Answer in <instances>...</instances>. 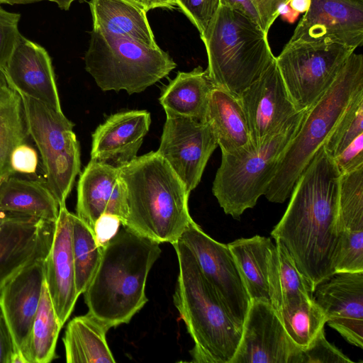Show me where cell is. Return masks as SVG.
<instances>
[{
  "label": "cell",
  "mask_w": 363,
  "mask_h": 363,
  "mask_svg": "<svg viewBox=\"0 0 363 363\" xmlns=\"http://www.w3.org/2000/svg\"><path fill=\"white\" fill-rule=\"evenodd\" d=\"M172 245L179 269L173 300L194 342L191 362L230 363L242 326L229 313L189 250L179 240Z\"/></svg>",
  "instance_id": "4"
},
{
  "label": "cell",
  "mask_w": 363,
  "mask_h": 363,
  "mask_svg": "<svg viewBox=\"0 0 363 363\" xmlns=\"http://www.w3.org/2000/svg\"><path fill=\"white\" fill-rule=\"evenodd\" d=\"M206 121L221 152L234 154L252 142L239 98L225 89L214 87L212 90Z\"/></svg>",
  "instance_id": "25"
},
{
  "label": "cell",
  "mask_w": 363,
  "mask_h": 363,
  "mask_svg": "<svg viewBox=\"0 0 363 363\" xmlns=\"http://www.w3.org/2000/svg\"><path fill=\"white\" fill-rule=\"evenodd\" d=\"M44 281V261H39L16 274L0 291V308L12 334L21 363H25V352Z\"/></svg>",
  "instance_id": "22"
},
{
  "label": "cell",
  "mask_w": 363,
  "mask_h": 363,
  "mask_svg": "<svg viewBox=\"0 0 363 363\" xmlns=\"http://www.w3.org/2000/svg\"><path fill=\"white\" fill-rule=\"evenodd\" d=\"M21 15L0 6V68L6 65L21 35L18 26Z\"/></svg>",
  "instance_id": "39"
},
{
  "label": "cell",
  "mask_w": 363,
  "mask_h": 363,
  "mask_svg": "<svg viewBox=\"0 0 363 363\" xmlns=\"http://www.w3.org/2000/svg\"><path fill=\"white\" fill-rule=\"evenodd\" d=\"M28 137L22 96L0 68V179L14 174L10 167L11 152Z\"/></svg>",
  "instance_id": "29"
},
{
  "label": "cell",
  "mask_w": 363,
  "mask_h": 363,
  "mask_svg": "<svg viewBox=\"0 0 363 363\" xmlns=\"http://www.w3.org/2000/svg\"><path fill=\"white\" fill-rule=\"evenodd\" d=\"M288 43H335L356 50L363 43V0H311Z\"/></svg>",
  "instance_id": "15"
},
{
  "label": "cell",
  "mask_w": 363,
  "mask_h": 363,
  "mask_svg": "<svg viewBox=\"0 0 363 363\" xmlns=\"http://www.w3.org/2000/svg\"><path fill=\"white\" fill-rule=\"evenodd\" d=\"M200 36L214 86L238 98L275 60L268 35L245 14L227 5H219Z\"/></svg>",
  "instance_id": "5"
},
{
  "label": "cell",
  "mask_w": 363,
  "mask_h": 363,
  "mask_svg": "<svg viewBox=\"0 0 363 363\" xmlns=\"http://www.w3.org/2000/svg\"><path fill=\"white\" fill-rule=\"evenodd\" d=\"M287 335L301 349L306 348L324 329L326 315L314 298L275 311Z\"/></svg>",
  "instance_id": "32"
},
{
  "label": "cell",
  "mask_w": 363,
  "mask_h": 363,
  "mask_svg": "<svg viewBox=\"0 0 363 363\" xmlns=\"http://www.w3.org/2000/svg\"><path fill=\"white\" fill-rule=\"evenodd\" d=\"M109 329L87 313L72 318L67 325L63 343L67 363H115L106 341Z\"/></svg>",
  "instance_id": "28"
},
{
  "label": "cell",
  "mask_w": 363,
  "mask_h": 363,
  "mask_svg": "<svg viewBox=\"0 0 363 363\" xmlns=\"http://www.w3.org/2000/svg\"><path fill=\"white\" fill-rule=\"evenodd\" d=\"M219 1L220 4L229 6L243 13L260 27L259 16L251 0H219Z\"/></svg>",
  "instance_id": "45"
},
{
  "label": "cell",
  "mask_w": 363,
  "mask_h": 363,
  "mask_svg": "<svg viewBox=\"0 0 363 363\" xmlns=\"http://www.w3.org/2000/svg\"><path fill=\"white\" fill-rule=\"evenodd\" d=\"M71 215L66 206L60 207L53 242L44 260L45 281L62 326L79 296L75 282Z\"/></svg>",
  "instance_id": "20"
},
{
  "label": "cell",
  "mask_w": 363,
  "mask_h": 363,
  "mask_svg": "<svg viewBox=\"0 0 363 363\" xmlns=\"http://www.w3.org/2000/svg\"><path fill=\"white\" fill-rule=\"evenodd\" d=\"M55 228L56 222L0 211V291L22 270L45 260Z\"/></svg>",
  "instance_id": "14"
},
{
  "label": "cell",
  "mask_w": 363,
  "mask_h": 363,
  "mask_svg": "<svg viewBox=\"0 0 363 363\" xmlns=\"http://www.w3.org/2000/svg\"><path fill=\"white\" fill-rule=\"evenodd\" d=\"M272 245L270 238L260 235L239 238L228 244L250 301L270 302L267 260Z\"/></svg>",
  "instance_id": "30"
},
{
  "label": "cell",
  "mask_w": 363,
  "mask_h": 363,
  "mask_svg": "<svg viewBox=\"0 0 363 363\" xmlns=\"http://www.w3.org/2000/svg\"><path fill=\"white\" fill-rule=\"evenodd\" d=\"M120 175L127 204L122 225L160 244L176 242L192 218L190 194L169 164L150 152L120 168Z\"/></svg>",
  "instance_id": "3"
},
{
  "label": "cell",
  "mask_w": 363,
  "mask_h": 363,
  "mask_svg": "<svg viewBox=\"0 0 363 363\" xmlns=\"http://www.w3.org/2000/svg\"><path fill=\"white\" fill-rule=\"evenodd\" d=\"M260 18V27L268 35L277 17L279 6L289 0H251Z\"/></svg>",
  "instance_id": "44"
},
{
  "label": "cell",
  "mask_w": 363,
  "mask_h": 363,
  "mask_svg": "<svg viewBox=\"0 0 363 363\" xmlns=\"http://www.w3.org/2000/svg\"><path fill=\"white\" fill-rule=\"evenodd\" d=\"M60 324L45 281L25 352V363H48L56 358Z\"/></svg>",
  "instance_id": "31"
},
{
  "label": "cell",
  "mask_w": 363,
  "mask_h": 363,
  "mask_svg": "<svg viewBox=\"0 0 363 363\" xmlns=\"http://www.w3.org/2000/svg\"><path fill=\"white\" fill-rule=\"evenodd\" d=\"M2 179V178H1Z\"/></svg>",
  "instance_id": "50"
},
{
  "label": "cell",
  "mask_w": 363,
  "mask_h": 363,
  "mask_svg": "<svg viewBox=\"0 0 363 363\" xmlns=\"http://www.w3.org/2000/svg\"><path fill=\"white\" fill-rule=\"evenodd\" d=\"M38 164V155L35 150L26 143L17 145L10 157V167L14 173L33 175Z\"/></svg>",
  "instance_id": "40"
},
{
  "label": "cell",
  "mask_w": 363,
  "mask_h": 363,
  "mask_svg": "<svg viewBox=\"0 0 363 363\" xmlns=\"http://www.w3.org/2000/svg\"><path fill=\"white\" fill-rule=\"evenodd\" d=\"M3 69L21 95L62 111L51 59L43 47L21 34Z\"/></svg>",
  "instance_id": "18"
},
{
  "label": "cell",
  "mask_w": 363,
  "mask_h": 363,
  "mask_svg": "<svg viewBox=\"0 0 363 363\" xmlns=\"http://www.w3.org/2000/svg\"><path fill=\"white\" fill-rule=\"evenodd\" d=\"M41 1L55 2L61 9L67 11L69 9L71 4L76 0H0V4H8L11 5L26 4Z\"/></svg>",
  "instance_id": "47"
},
{
  "label": "cell",
  "mask_w": 363,
  "mask_h": 363,
  "mask_svg": "<svg viewBox=\"0 0 363 363\" xmlns=\"http://www.w3.org/2000/svg\"><path fill=\"white\" fill-rule=\"evenodd\" d=\"M301 350L287 335L271 303L251 300L230 363H298Z\"/></svg>",
  "instance_id": "13"
},
{
  "label": "cell",
  "mask_w": 363,
  "mask_h": 363,
  "mask_svg": "<svg viewBox=\"0 0 363 363\" xmlns=\"http://www.w3.org/2000/svg\"><path fill=\"white\" fill-rule=\"evenodd\" d=\"M333 160L341 174L363 166V133L354 139Z\"/></svg>",
  "instance_id": "41"
},
{
  "label": "cell",
  "mask_w": 363,
  "mask_h": 363,
  "mask_svg": "<svg viewBox=\"0 0 363 363\" xmlns=\"http://www.w3.org/2000/svg\"><path fill=\"white\" fill-rule=\"evenodd\" d=\"M289 6L298 14L305 13L309 9L311 0H289Z\"/></svg>",
  "instance_id": "49"
},
{
  "label": "cell",
  "mask_w": 363,
  "mask_h": 363,
  "mask_svg": "<svg viewBox=\"0 0 363 363\" xmlns=\"http://www.w3.org/2000/svg\"><path fill=\"white\" fill-rule=\"evenodd\" d=\"M326 323L350 344L363 346V272L335 273L313 291Z\"/></svg>",
  "instance_id": "17"
},
{
  "label": "cell",
  "mask_w": 363,
  "mask_h": 363,
  "mask_svg": "<svg viewBox=\"0 0 363 363\" xmlns=\"http://www.w3.org/2000/svg\"><path fill=\"white\" fill-rule=\"evenodd\" d=\"M178 240L191 252L229 313L242 326L250 299L228 244L213 240L193 219Z\"/></svg>",
  "instance_id": "11"
},
{
  "label": "cell",
  "mask_w": 363,
  "mask_h": 363,
  "mask_svg": "<svg viewBox=\"0 0 363 363\" xmlns=\"http://www.w3.org/2000/svg\"><path fill=\"white\" fill-rule=\"evenodd\" d=\"M270 303L275 311L313 298V293L294 259L279 240H275L267 260Z\"/></svg>",
  "instance_id": "27"
},
{
  "label": "cell",
  "mask_w": 363,
  "mask_h": 363,
  "mask_svg": "<svg viewBox=\"0 0 363 363\" xmlns=\"http://www.w3.org/2000/svg\"><path fill=\"white\" fill-rule=\"evenodd\" d=\"M363 89V56L352 52L323 96L308 110L280 160L264 196L284 202L302 172L323 145L354 96Z\"/></svg>",
  "instance_id": "6"
},
{
  "label": "cell",
  "mask_w": 363,
  "mask_h": 363,
  "mask_svg": "<svg viewBox=\"0 0 363 363\" xmlns=\"http://www.w3.org/2000/svg\"><path fill=\"white\" fill-rule=\"evenodd\" d=\"M76 215L90 228L103 214L127 215L125 188L120 169L91 160L80 175L77 186Z\"/></svg>",
  "instance_id": "19"
},
{
  "label": "cell",
  "mask_w": 363,
  "mask_h": 363,
  "mask_svg": "<svg viewBox=\"0 0 363 363\" xmlns=\"http://www.w3.org/2000/svg\"><path fill=\"white\" fill-rule=\"evenodd\" d=\"M59 205L45 182L11 174L0 179V211L56 222Z\"/></svg>",
  "instance_id": "26"
},
{
  "label": "cell",
  "mask_w": 363,
  "mask_h": 363,
  "mask_svg": "<svg viewBox=\"0 0 363 363\" xmlns=\"http://www.w3.org/2000/svg\"><path fill=\"white\" fill-rule=\"evenodd\" d=\"M354 49L339 44L289 43L275 57L293 103L308 110L327 91Z\"/></svg>",
  "instance_id": "10"
},
{
  "label": "cell",
  "mask_w": 363,
  "mask_h": 363,
  "mask_svg": "<svg viewBox=\"0 0 363 363\" xmlns=\"http://www.w3.org/2000/svg\"><path fill=\"white\" fill-rule=\"evenodd\" d=\"M72 252L76 288L79 296L88 287L101 258L103 247L96 240L94 231L72 213Z\"/></svg>",
  "instance_id": "33"
},
{
  "label": "cell",
  "mask_w": 363,
  "mask_h": 363,
  "mask_svg": "<svg viewBox=\"0 0 363 363\" xmlns=\"http://www.w3.org/2000/svg\"><path fill=\"white\" fill-rule=\"evenodd\" d=\"M150 123L145 110L110 116L92 134L91 160L119 169L127 165L137 157Z\"/></svg>",
  "instance_id": "21"
},
{
  "label": "cell",
  "mask_w": 363,
  "mask_h": 363,
  "mask_svg": "<svg viewBox=\"0 0 363 363\" xmlns=\"http://www.w3.org/2000/svg\"><path fill=\"white\" fill-rule=\"evenodd\" d=\"M338 228L340 236L363 231V166L341 174Z\"/></svg>",
  "instance_id": "34"
},
{
  "label": "cell",
  "mask_w": 363,
  "mask_h": 363,
  "mask_svg": "<svg viewBox=\"0 0 363 363\" xmlns=\"http://www.w3.org/2000/svg\"><path fill=\"white\" fill-rule=\"evenodd\" d=\"M218 146L206 121L167 116L156 152L169 164L190 194L199 184Z\"/></svg>",
  "instance_id": "12"
},
{
  "label": "cell",
  "mask_w": 363,
  "mask_h": 363,
  "mask_svg": "<svg viewBox=\"0 0 363 363\" xmlns=\"http://www.w3.org/2000/svg\"><path fill=\"white\" fill-rule=\"evenodd\" d=\"M92 30L157 48L146 11L129 0H90Z\"/></svg>",
  "instance_id": "24"
},
{
  "label": "cell",
  "mask_w": 363,
  "mask_h": 363,
  "mask_svg": "<svg viewBox=\"0 0 363 363\" xmlns=\"http://www.w3.org/2000/svg\"><path fill=\"white\" fill-rule=\"evenodd\" d=\"M279 14L282 19L293 23L298 16V13L295 12L289 5V3L281 4L279 8Z\"/></svg>",
  "instance_id": "48"
},
{
  "label": "cell",
  "mask_w": 363,
  "mask_h": 363,
  "mask_svg": "<svg viewBox=\"0 0 363 363\" xmlns=\"http://www.w3.org/2000/svg\"><path fill=\"white\" fill-rule=\"evenodd\" d=\"M363 133V89L352 99L345 112L323 144L333 158L354 139Z\"/></svg>",
  "instance_id": "35"
},
{
  "label": "cell",
  "mask_w": 363,
  "mask_h": 363,
  "mask_svg": "<svg viewBox=\"0 0 363 363\" xmlns=\"http://www.w3.org/2000/svg\"><path fill=\"white\" fill-rule=\"evenodd\" d=\"M239 99L255 144L279 132L301 111L288 94L276 60L242 92Z\"/></svg>",
  "instance_id": "16"
},
{
  "label": "cell",
  "mask_w": 363,
  "mask_h": 363,
  "mask_svg": "<svg viewBox=\"0 0 363 363\" xmlns=\"http://www.w3.org/2000/svg\"><path fill=\"white\" fill-rule=\"evenodd\" d=\"M214 87L207 70L198 66L189 72H179L162 89L159 101L167 116L206 121Z\"/></svg>",
  "instance_id": "23"
},
{
  "label": "cell",
  "mask_w": 363,
  "mask_h": 363,
  "mask_svg": "<svg viewBox=\"0 0 363 363\" xmlns=\"http://www.w3.org/2000/svg\"><path fill=\"white\" fill-rule=\"evenodd\" d=\"M160 243L121 225L103 247L85 291L88 313L108 329L128 323L148 299V274L162 252Z\"/></svg>",
  "instance_id": "2"
},
{
  "label": "cell",
  "mask_w": 363,
  "mask_h": 363,
  "mask_svg": "<svg viewBox=\"0 0 363 363\" xmlns=\"http://www.w3.org/2000/svg\"><path fill=\"white\" fill-rule=\"evenodd\" d=\"M121 221L112 214H103L96 221L93 231L98 245L104 247L117 233Z\"/></svg>",
  "instance_id": "43"
},
{
  "label": "cell",
  "mask_w": 363,
  "mask_h": 363,
  "mask_svg": "<svg viewBox=\"0 0 363 363\" xmlns=\"http://www.w3.org/2000/svg\"><path fill=\"white\" fill-rule=\"evenodd\" d=\"M85 69L102 91L140 93L167 77L177 66L159 47L92 30L84 56Z\"/></svg>",
  "instance_id": "8"
},
{
  "label": "cell",
  "mask_w": 363,
  "mask_h": 363,
  "mask_svg": "<svg viewBox=\"0 0 363 363\" xmlns=\"http://www.w3.org/2000/svg\"><path fill=\"white\" fill-rule=\"evenodd\" d=\"M0 363H21L12 334L1 308Z\"/></svg>",
  "instance_id": "42"
},
{
  "label": "cell",
  "mask_w": 363,
  "mask_h": 363,
  "mask_svg": "<svg viewBox=\"0 0 363 363\" xmlns=\"http://www.w3.org/2000/svg\"><path fill=\"white\" fill-rule=\"evenodd\" d=\"M146 12L156 8L172 9L176 6L175 0H129Z\"/></svg>",
  "instance_id": "46"
},
{
  "label": "cell",
  "mask_w": 363,
  "mask_h": 363,
  "mask_svg": "<svg viewBox=\"0 0 363 363\" xmlns=\"http://www.w3.org/2000/svg\"><path fill=\"white\" fill-rule=\"evenodd\" d=\"M306 112L299 111L279 132L258 144L251 142L234 154L221 152L212 191L225 214L240 219L245 210L253 208L264 195Z\"/></svg>",
  "instance_id": "7"
},
{
  "label": "cell",
  "mask_w": 363,
  "mask_h": 363,
  "mask_svg": "<svg viewBox=\"0 0 363 363\" xmlns=\"http://www.w3.org/2000/svg\"><path fill=\"white\" fill-rule=\"evenodd\" d=\"M352 363L347 356L330 343L324 329L305 349H301L298 363Z\"/></svg>",
  "instance_id": "37"
},
{
  "label": "cell",
  "mask_w": 363,
  "mask_h": 363,
  "mask_svg": "<svg viewBox=\"0 0 363 363\" xmlns=\"http://www.w3.org/2000/svg\"><path fill=\"white\" fill-rule=\"evenodd\" d=\"M21 96L28 136L40 153L45 183L59 207L66 206L81 167L79 143L73 131L74 124L62 111Z\"/></svg>",
  "instance_id": "9"
},
{
  "label": "cell",
  "mask_w": 363,
  "mask_h": 363,
  "mask_svg": "<svg viewBox=\"0 0 363 363\" xmlns=\"http://www.w3.org/2000/svg\"><path fill=\"white\" fill-rule=\"evenodd\" d=\"M340 178L322 145L298 177L286 210L271 232L286 247L313 293L335 273Z\"/></svg>",
  "instance_id": "1"
},
{
  "label": "cell",
  "mask_w": 363,
  "mask_h": 363,
  "mask_svg": "<svg viewBox=\"0 0 363 363\" xmlns=\"http://www.w3.org/2000/svg\"><path fill=\"white\" fill-rule=\"evenodd\" d=\"M335 273L363 272V231L342 233Z\"/></svg>",
  "instance_id": "36"
},
{
  "label": "cell",
  "mask_w": 363,
  "mask_h": 363,
  "mask_svg": "<svg viewBox=\"0 0 363 363\" xmlns=\"http://www.w3.org/2000/svg\"><path fill=\"white\" fill-rule=\"evenodd\" d=\"M175 2L200 35L205 31L220 5L219 0H175Z\"/></svg>",
  "instance_id": "38"
}]
</instances>
